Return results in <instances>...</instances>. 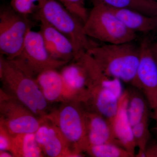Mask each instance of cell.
Returning <instances> with one entry per match:
<instances>
[{
    "mask_svg": "<svg viewBox=\"0 0 157 157\" xmlns=\"http://www.w3.org/2000/svg\"><path fill=\"white\" fill-rule=\"evenodd\" d=\"M81 59L87 76L86 96L81 104L110 121L116 114L124 92L122 82L107 76L89 54H83Z\"/></svg>",
    "mask_w": 157,
    "mask_h": 157,
    "instance_id": "1",
    "label": "cell"
},
{
    "mask_svg": "<svg viewBox=\"0 0 157 157\" xmlns=\"http://www.w3.org/2000/svg\"><path fill=\"white\" fill-rule=\"evenodd\" d=\"M0 78L5 92L28 108L38 117L48 114V101L36 78L14 61L1 55Z\"/></svg>",
    "mask_w": 157,
    "mask_h": 157,
    "instance_id": "2",
    "label": "cell"
},
{
    "mask_svg": "<svg viewBox=\"0 0 157 157\" xmlns=\"http://www.w3.org/2000/svg\"><path fill=\"white\" fill-rule=\"evenodd\" d=\"M87 52L107 76L126 83H133L140 59L139 46L132 42L96 45Z\"/></svg>",
    "mask_w": 157,
    "mask_h": 157,
    "instance_id": "3",
    "label": "cell"
},
{
    "mask_svg": "<svg viewBox=\"0 0 157 157\" xmlns=\"http://www.w3.org/2000/svg\"><path fill=\"white\" fill-rule=\"evenodd\" d=\"M34 14L39 21H45L69 38L74 46L75 57L96 45L85 33L81 20L56 0H39Z\"/></svg>",
    "mask_w": 157,
    "mask_h": 157,
    "instance_id": "4",
    "label": "cell"
},
{
    "mask_svg": "<svg viewBox=\"0 0 157 157\" xmlns=\"http://www.w3.org/2000/svg\"><path fill=\"white\" fill-rule=\"evenodd\" d=\"M84 24L85 33L91 38L107 44L132 42L136 33L127 28L108 6L94 3Z\"/></svg>",
    "mask_w": 157,
    "mask_h": 157,
    "instance_id": "5",
    "label": "cell"
},
{
    "mask_svg": "<svg viewBox=\"0 0 157 157\" xmlns=\"http://www.w3.org/2000/svg\"><path fill=\"white\" fill-rule=\"evenodd\" d=\"M45 117L57 127L73 151L78 157L82 156L81 153L89 146L85 109L82 104L72 101L63 102L58 109Z\"/></svg>",
    "mask_w": 157,
    "mask_h": 157,
    "instance_id": "6",
    "label": "cell"
},
{
    "mask_svg": "<svg viewBox=\"0 0 157 157\" xmlns=\"http://www.w3.org/2000/svg\"><path fill=\"white\" fill-rule=\"evenodd\" d=\"M28 15L20 13L11 6L0 8V53L9 59L19 55L34 24Z\"/></svg>",
    "mask_w": 157,
    "mask_h": 157,
    "instance_id": "7",
    "label": "cell"
},
{
    "mask_svg": "<svg viewBox=\"0 0 157 157\" xmlns=\"http://www.w3.org/2000/svg\"><path fill=\"white\" fill-rule=\"evenodd\" d=\"M13 60L35 78L40 73L62 67L68 63L54 59L47 50L41 33L31 30L18 56Z\"/></svg>",
    "mask_w": 157,
    "mask_h": 157,
    "instance_id": "8",
    "label": "cell"
},
{
    "mask_svg": "<svg viewBox=\"0 0 157 157\" xmlns=\"http://www.w3.org/2000/svg\"><path fill=\"white\" fill-rule=\"evenodd\" d=\"M1 125L12 136L36 133L42 123L38 117L16 99L1 93Z\"/></svg>",
    "mask_w": 157,
    "mask_h": 157,
    "instance_id": "9",
    "label": "cell"
},
{
    "mask_svg": "<svg viewBox=\"0 0 157 157\" xmlns=\"http://www.w3.org/2000/svg\"><path fill=\"white\" fill-rule=\"evenodd\" d=\"M150 39L144 38L140 45V59L136 77L132 85L140 90L149 107L157 110V62L151 49Z\"/></svg>",
    "mask_w": 157,
    "mask_h": 157,
    "instance_id": "10",
    "label": "cell"
},
{
    "mask_svg": "<svg viewBox=\"0 0 157 157\" xmlns=\"http://www.w3.org/2000/svg\"><path fill=\"white\" fill-rule=\"evenodd\" d=\"M42 119L35 135L44 155L50 157H78L57 127L48 118Z\"/></svg>",
    "mask_w": 157,
    "mask_h": 157,
    "instance_id": "11",
    "label": "cell"
},
{
    "mask_svg": "<svg viewBox=\"0 0 157 157\" xmlns=\"http://www.w3.org/2000/svg\"><path fill=\"white\" fill-rule=\"evenodd\" d=\"M69 64L63 66L60 73L64 83V102L75 101L82 103L86 94L87 76L82 62L75 58Z\"/></svg>",
    "mask_w": 157,
    "mask_h": 157,
    "instance_id": "12",
    "label": "cell"
},
{
    "mask_svg": "<svg viewBox=\"0 0 157 157\" xmlns=\"http://www.w3.org/2000/svg\"><path fill=\"white\" fill-rule=\"evenodd\" d=\"M39 21V31L50 55L57 60L67 63L73 60L76 56V52L69 38L45 21Z\"/></svg>",
    "mask_w": 157,
    "mask_h": 157,
    "instance_id": "13",
    "label": "cell"
},
{
    "mask_svg": "<svg viewBox=\"0 0 157 157\" xmlns=\"http://www.w3.org/2000/svg\"><path fill=\"white\" fill-rule=\"evenodd\" d=\"M84 109L88 146L106 143L121 146L116 138L110 121L98 113Z\"/></svg>",
    "mask_w": 157,
    "mask_h": 157,
    "instance_id": "14",
    "label": "cell"
},
{
    "mask_svg": "<svg viewBox=\"0 0 157 157\" xmlns=\"http://www.w3.org/2000/svg\"><path fill=\"white\" fill-rule=\"evenodd\" d=\"M127 94L126 90L120 98L119 105L116 114L110 121L113 133L121 146L135 157L137 147L133 135L132 126L127 112Z\"/></svg>",
    "mask_w": 157,
    "mask_h": 157,
    "instance_id": "15",
    "label": "cell"
},
{
    "mask_svg": "<svg viewBox=\"0 0 157 157\" xmlns=\"http://www.w3.org/2000/svg\"><path fill=\"white\" fill-rule=\"evenodd\" d=\"M39 88L48 103L64 102V83L56 69L43 71L36 77Z\"/></svg>",
    "mask_w": 157,
    "mask_h": 157,
    "instance_id": "16",
    "label": "cell"
},
{
    "mask_svg": "<svg viewBox=\"0 0 157 157\" xmlns=\"http://www.w3.org/2000/svg\"><path fill=\"white\" fill-rule=\"evenodd\" d=\"M110 8L124 25L130 30L135 33L139 32L147 33L155 30L154 17L147 16L131 9Z\"/></svg>",
    "mask_w": 157,
    "mask_h": 157,
    "instance_id": "17",
    "label": "cell"
},
{
    "mask_svg": "<svg viewBox=\"0 0 157 157\" xmlns=\"http://www.w3.org/2000/svg\"><path fill=\"white\" fill-rule=\"evenodd\" d=\"M126 91L128 99L127 114L133 127L149 118V106L143 93L138 89L133 86Z\"/></svg>",
    "mask_w": 157,
    "mask_h": 157,
    "instance_id": "18",
    "label": "cell"
},
{
    "mask_svg": "<svg viewBox=\"0 0 157 157\" xmlns=\"http://www.w3.org/2000/svg\"><path fill=\"white\" fill-rule=\"evenodd\" d=\"M10 152L14 157H40L44 156L36 139L35 133H25L13 136Z\"/></svg>",
    "mask_w": 157,
    "mask_h": 157,
    "instance_id": "19",
    "label": "cell"
},
{
    "mask_svg": "<svg viewBox=\"0 0 157 157\" xmlns=\"http://www.w3.org/2000/svg\"><path fill=\"white\" fill-rule=\"evenodd\" d=\"M113 9H131L151 17L157 14V1L152 0H92Z\"/></svg>",
    "mask_w": 157,
    "mask_h": 157,
    "instance_id": "20",
    "label": "cell"
},
{
    "mask_svg": "<svg viewBox=\"0 0 157 157\" xmlns=\"http://www.w3.org/2000/svg\"><path fill=\"white\" fill-rule=\"evenodd\" d=\"M85 152L90 156L94 157H135L121 146L113 143L90 145Z\"/></svg>",
    "mask_w": 157,
    "mask_h": 157,
    "instance_id": "21",
    "label": "cell"
},
{
    "mask_svg": "<svg viewBox=\"0 0 157 157\" xmlns=\"http://www.w3.org/2000/svg\"><path fill=\"white\" fill-rule=\"evenodd\" d=\"M133 135L136 147L139 151L135 157H145V151L150 138L149 118L132 127Z\"/></svg>",
    "mask_w": 157,
    "mask_h": 157,
    "instance_id": "22",
    "label": "cell"
},
{
    "mask_svg": "<svg viewBox=\"0 0 157 157\" xmlns=\"http://www.w3.org/2000/svg\"><path fill=\"white\" fill-rule=\"evenodd\" d=\"M76 15L84 24L87 19L89 12L86 8L85 0H56Z\"/></svg>",
    "mask_w": 157,
    "mask_h": 157,
    "instance_id": "23",
    "label": "cell"
},
{
    "mask_svg": "<svg viewBox=\"0 0 157 157\" xmlns=\"http://www.w3.org/2000/svg\"><path fill=\"white\" fill-rule=\"evenodd\" d=\"M10 6L15 11L29 16L34 14L39 0H10Z\"/></svg>",
    "mask_w": 157,
    "mask_h": 157,
    "instance_id": "24",
    "label": "cell"
},
{
    "mask_svg": "<svg viewBox=\"0 0 157 157\" xmlns=\"http://www.w3.org/2000/svg\"><path fill=\"white\" fill-rule=\"evenodd\" d=\"M0 151H11L12 135L0 125Z\"/></svg>",
    "mask_w": 157,
    "mask_h": 157,
    "instance_id": "25",
    "label": "cell"
},
{
    "mask_svg": "<svg viewBox=\"0 0 157 157\" xmlns=\"http://www.w3.org/2000/svg\"><path fill=\"white\" fill-rule=\"evenodd\" d=\"M145 157H157V143L147 146L145 151Z\"/></svg>",
    "mask_w": 157,
    "mask_h": 157,
    "instance_id": "26",
    "label": "cell"
},
{
    "mask_svg": "<svg viewBox=\"0 0 157 157\" xmlns=\"http://www.w3.org/2000/svg\"><path fill=\"white\" fill-rule=\"evenodd\" d=\"M151 47L152 51L157 62V42L151 43Z\"/></svg>",
    "mask_w": 157,
    "mask_h": 157,
    "instance_id": "27",
    "label": "cell"
},
{
    "mask_svg": "<svg viewBox=\"0 0 157 157\" xmlns=\"http://www.w3.org/2000/svg\"><path fill=\"white\" fill-rule=\"evenodd\" d=\"M0 157H14L11 152L7 151H0Z\"/></svg>",
    "mask_w": 157,
    "mask_h": 157,
    "instance_id": "28",
    "label": "cell"
},
{
    "mask_svg": "<svg viewBox=\"0 0 157 157\" xmlns=\"http://www.w3.org/2000/svg\"><path fill=\"white\" fill-rule=\"evenodd\" d=\"M153 117L155 122H157V110L154 111Z\"/></svg>",
    "mask_w": 157,
    "mask_h": 157,
    "instance_id": "29",
    "label": "cell"
},
{
    "mask_svg": "<svg viewBox=\"0 0 157 157\" xmlns=\"http://www.w3.org/2000/svg\"><path fill=\"white\" fill-rule=\"evenodd\" d=\"M155 30L157 31V14L155 16Z\"/></svg>",
    "mask_w": 157,
    "mask_h": 157,
    "instance_id": "30",
    "label": "cell"
},
{
    "mask_svg": "<svg viewBox=\"0 0 157 157\" xmlns=\"http://www.w3.org/2000/svg\"><path fill=\"white\" fill-rule=\"evenodd\" d=\"M155 130L156 131V132L157 133V122H156Z\"/></svg>",
    "mask_w": 157,
    "mask_h": 157,
    "instance_id": "31",
    "label": "cell"
},
{
    "mask_svg": "<svg viewBox=\"0 0 157 157\" xmlns=\"http://www.w3.org/2000/svg\"><path fill=\"white\" fill-rule=\"evenodd\" d=\"M152 1H157L156 0H152Z\"/></svg>",
    "mask_w": 157,
    "mask_h": 157,
    "instance_id": "32",
    "label": "cell"
}]
</instances>
